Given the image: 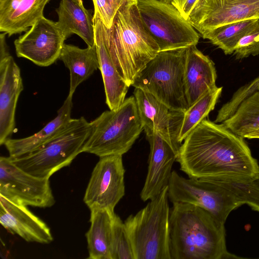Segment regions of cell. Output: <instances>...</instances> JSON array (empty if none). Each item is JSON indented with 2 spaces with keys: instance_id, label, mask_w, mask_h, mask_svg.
I'll list each match as a JSON object with an SVG mask.
<instances>
[{
  "instance_id": "16",
  "label": "cell",
  "mask_w": 259,
  "mask_h": 259,
  "mask_svg": "<svg viewBox=\"0 0 259 259\" xmlns=\"http://www.w3.org/2000/svg\"><path fill=\"white\" fill-rule=\"evenodd\" d=\"M0 223L8 231L28 242L49 244L53 241L50 228L27 206L0 196Z\"/></svg>"
},
{
  "instance_id": "25",
  "label": "cell",
  "mask_w": 259,
  "mask_h": 259,
  "mask_svg": "<svg viewBox=\"0 0 259 259\" xmlns=\"http://www.w3.org/2000/svg\"><path fill=\"white\" fill-rule=\"evenodd\" d=\"M222 123L243 138L247 133L259 128V90L244 99L234 113Z\"/></svg>"
},
{
  "instance_id": "9",
  "label": "cell",
  "mask_w": 259,
  "mask_h": 259,
  "mask_svg": "<svg viewBox=\"0 0 259 259\" xmlns=\"http://www.w3.org/2000/svg\"><path fill=\"white\" fill-rule=\"evenodd\" d=\"M169 200L172 203H189L209 212L225 224L229 214L243 204L230 191L215 183L186 178L173 170L168 185Z\"/></svg>"
},
{
  "instance_id": "10",
  "label": "cell",
  "mask_w": 259,
  "mask_h": 259,
  "mask_svg": "<svg viewBox=\"0 0 259 259\" xmlns=\"http://www.w3.org/2000/svg\"><path fill=\"white\" fill-rule=\"evenodd\" d=\"M49 179L27 173L9 157H0V196L12 201L40 208L52 206L55 199Z\"/></svg>"
},
{
  "instance_id": "35",
  "label": "cell",
  "mask_w": 259,
  "mask_h": 259,
  "mask_svg": "<svg viewBox=\"0 0 259 259\" xmlns=\"http://www.w3.org/2000/svg\"><path fill=\"white\" fill-rule=\"evenodd\" d=\"M75 1H77V2H82V0H75Z\"/></svg>"
},
{
  "instance_id": "27",
  "label": "cell",
  "mask_w": 259,
  "mask_h": 259,
  "mask_svg": "<svg viewBox=\"0 0 259 259\" xmlns=\"http://www.w3.org/2000/svg\"><path fill=\"white\" fill-rule=\"evenodd\" d=\"M223 87H217L207 91L184 112L178 141L180 144L188 135L212 111L220 98Z\"/></svg>"
},
{
  "instance_id": "19",
  "label": "cell",
  "mask_w": 259,
  "mask_h": 259,
  "mask_svg": "<svg viewBox=\"0 0 259 259\" xmlns=\"http://www.w3.org/2000/svg\"><path fill=\"white\" fill-rule=\"evenodd\" d=\"M95 46L103 78L106 103L110 110L118 108L125 99L129 86L118 73L109 55L106 45L107 28L101 19L93 16Z\"/></svg>"
},
{
  "instance_id": "23",
  "label": "cell",
  "mask_w": 259,
  "mask_h": 259,
  "mask_svg": "<svg viewBox=\"0 0 259 259\" xmlns=\"http://www.w3.org/2000/svg\"><path fill=\"white\" fill-rule=\"evenodd\" d=\"M59 59L70 71L68 95L71 96L79 84L90 77L100 67L96 46L80 49L64 44Z\"/></svg>"
},
{
  "instance_id": "21",
  "label": "cell",
  "mask_w": 259,
  "mask_h": 259,
  "mask_svg": "<svg viewBox=\"0 0 259 259\" xmlns=\"http://www.w3.org/2000/svg\"><path fill=\"white\" fill-rule=\"evenodd\" d=\"M50 0H0V31L9 36L27 31L44 16Z\"/></svg>"
},
{
  "instance_id": "22",
  "label": "cell",
  "mask_w": 259,
  "mask_h": 259,
  "mask_svg": "<svg viewBox=\"0 0 259 259\" xmlns=\"http://www.w3.org/2000/svg\"><path fill=\"white\" fill-rule=\"evenodd\" d=\"M56 12L59 18L57 23L66 39L76 34L88 47L95 46L93 16L91 11L84 7L82 2L61 0Z\"/></svg>"
},
{
  "instance_id": "12",
  "label": "cell",
  "mask_w": 259,
  "mask_h": 259,
  "mask_svg": "<svg viewBox=\"0 0 259 259\" xmlns=\"http://www.w3.org/2000/svg\"><path fill=\"white\" fill-rule=\"evenodd\" d=\"M65 39L57 22L43 16L15 39L16 54L38 66L47 67L59 59Z\"/></svg>"
},
{
  "instance_id": "5",
  "label": "cell",
  "mask_w": 259,
  "mask_h": 259,
  "mask_svg": "<svg viewBox=\"0 0 259 259\" xmlns=\"http://www.w3.org/2000/svg\"><path fill=\"white\" fill-rule=\"evenodd\" d=\"M90 123L91 133L82 152L99 157L123 155L143 131L134 96L125 99L117 109L103 112Z\"/></svg>"
},
{
  "instance_id": "4",
  "label": "cell",
  "mask_w": 259,
  "mask_h": 259,
  "mask_svg": "<svg viewBox=\"0 0 259 259\" xmlns=\"http://www.w3.org/2000/svg\"><path fill=\"white\" fill-rule=\"evenodd\" d=\"M168 186L124 223L135 259H171Z\"/></svg>"
},
{
  "instance_id": "30",
  "label": "cell",
  "mask_w": 259,
  "mask_h": 259,
  "mask_svg": "<svg viewBox=\"0 0 259 259\" xmlns=\"http://www.w3.org/2000/svg\"><path fill=\"white\" fill-rule=\"evenodd\" d=\"M233 53L237 59L259 54V19L253 27L238 41Z\"/></svg>"
},
{
  "instance_id": "34",
  "label": "cell",
  "mask_w": 259,
  "mask_h": 259,
  "mask_svg": "<svg viewBox=\"0 0 259 259\" xmlns=\"http://www.w3.org/2000/svg\"><path fill=\"white\" fill-rule=\"evenodd\" d=\"M167 3H171V0H159Z\"/></svg>"
},
{
  "instance_id": "13",
  "label": "cell",
  "mask_w": 259,
  "mask_h": 259,
  "mask_svg": "<svg viewBox=\"0 0 259 259\" xmlns=\"http://www.w3.org/2000/svg\"><path fill=\"white\" fill-rule=\"evenodd\" d=\"M259 19V0H198L188 21L201 35L238 21Z\"/></svg>"
},
{
  "instance_id": "2",
  "label": "cell",
  "mask_w": 259,
  "mask_h": 259,
  "mask_svg": "<svg viewBox=\"0 0 259 259\" xmlns=\"http://www.w3.org/2000/svg\"><path fill=\"white\" fill-rule=\"evenodd\" d=\"M171 259H224L239 257L227 249L224 224L205 209L182 202L170 212Z\"/></svg>"
},
{
  "instance_id": "18",
  "label": "cell",
  "mask_w": 259,
  "mask_h": 259,
  "mask_svg": "<svg viewBox=\"0 0 259 259\" xmlns=\"http://www.w3.org/2000/svg\"><path fill=\"white\" fill-rule=\"evenodd\" d=\"M217 75L213 62L193 45L187 48L183 84L189 107L208 91L214 89Z\"/></svg>"
},
{
  "instance_id": "8",
  "label": "cell",
  "mask_w": 259,
  "mask_h": 259,
  "mask_svg": "<svg viewBox=\"0 0 259 259\" xmlns=\"http://www.w3.org/2000/svg\"><path fill=\"white\" fill-rule=\"evenodd\" d=\"M143 24L160 51L196 45L200 36L190 23L171 3L159 0H137Z\"/></svg>"
},
{
  "instance_id": "17",
  "label": "cell",
  "mask_w": 259,
  "mask_h": 259,
  "mask_svg": "<svg viewBox=\"0 0 259 259\" xmlns=\"http://www.w3.org/2000/svg\"><path fill=\"white\" fill-rule=\"evenodd\" d=\"M150 145L148 167L145 183L140 194L146 201L158 195L168 186L177 154L156 134L146 135Z\"/></svg>"
},
{
  "instance_id": "15",
  "label": "cell",
  "mask_w": 259,
  "mask_h": 259,
  "mask_svg": "<svg viewBox=\"0 0 259 259\" xmlns=\"http://www.w3.org/2000/svg\"><path fill=\"white\" fill-rule=\"evenodd\" d=\"M23 90L19 67L7 53L0 55V145L11 138L15 130V113Z\"/></svg>"
},
{
  "instance_id": "29",
  "label": "cell",
  "mask_w": 259,
  "mask_h": 259,
  "mask_svg": "<svg viewBox=\"0 0 259 259\" xmlns=\"http://www.w3.org/2000/svg\"><path fill=\"white\" fill-rule=\"evenodd\" d=\"M111 259H135L132 245L124 223L115 214L112 231Z\"/></svg>"
},
{
  "instance_id": "20",
  "label": "cell",
  "mask_w": 259,
  "mask_h": 259,
  "mask_svg": "<svg viewBox=\"0 0 259 259\" xmlns=\"http://www.w3.org/2000/svg\"><path fill=\"white\" fill-rule=\"evenodd\" d=\"M73 96L68 95L57 115L35 134L21 139H9L4 143L10 158H17L29 153L58 135L72 119Z\"/></svg>"
},
{
  "instance_id": "7",
  "label": "cell",
  "mask_w": 259,
  "mask_h": 259,
  "mask_svg": "<svg viewBox=\"0 0 259 259\" xmlns=\"http://www.w3.org/2000/svg\"><path fill=\"white\" fill-rule=\"evenodd\" d=\"M187 48L160 51L150 61L132 86L151 94L168 107L185 112L183 73Z\"/></svg>"
},
{
  "instance_id": "32",
  "label": "cell",
  "mask_w": 259,
  "mask_h": 259,
  "mask_svg": "<svg viewBox=\"0 0 259 259\" xmlns=\"http://www.w3.org/2000/svg\"><path fill=\"white\" fill-rule=\"evenodd\" d=\"M198 0H171V4L188 20L189 15Z\"/></svg>"
},
{
  "instance_id": "28",
  "label": "cell",
  "mask_w": 259,
  "mask_h": 259,
  "mask_svg": "<svg viewBox=\"0 0 259 259\" xmlns=\"http://www.w3.org/2000/svg\"><path fill=\"white\" fill-rule=\"evenodd\" d=\"M205 181L223 186L231 192L243 204H247L253 209L259 211V176L252 179L220 177Z\"/></svg>"
},
{
  "instance_id": "26",
  "label": "cell",
  "mask_w": 259,
  "mask_h": 259,
  "mask_svg": "<svg viewBox=\"0 0 259 259\" xmlns=\"http://www.w3.org/2000/svg\"><path fill=\"white\" fill-rule=\"evenodd\" d=\"M259 19H248L228 24L213 29L203 35L226 55L234 53L236 46L255 24Z\"/></svg>"
},
{
  "instance_id": "11",
  "label": "cell",
  "mask_w": 259,
  "mask_h": 259,
  "mask_svg": "<svg viewBox=\"0 0 259 259\" xmlns=\"http://www.w3.org/2000/svg\"><path fill=\"white\" fill-rule=\"evenodd\" d=\"M122 155L100 157L95 166L83 197L90 210L112 211L125 194V169Z\"/></svg>"
},
{
  "instance_id": "6",
  "label": "cell",
  "mask_w": 259,
  "mask_h": 259,
  "mask_svg": "<svg viewBox=\"0 0 259 259\" xmlns=\"http://www.w3.org/2000/svg\"><path fill=\"white\" fill-rule=\"evenodd\" d=\"M91 130L84 117L71 119L64 130L49 142L23 156L9 158L17 166L35 177L49 178L69 165L82 152Z\"/></svg>"
},
{
  "instance_id": "31",
  "label": "cell",
  "mask_w": 259,
  "mask_h": 259,
  "mask_svg": "<svg viewBox=\"0 0 259 259\" xmlns=\"http://www.w3.org/2000/svg\"><path fill=\"white\" fill-rule=\"evenodd\" d=\"M125 0H93L95 11L107 29L112 26L115 15Z\"/></svg>"
},
{
  "instance_id": "24",
  "label": "cell",
  "mask_w": 259,
  "mask_h": 259,
  "mask_svg": "<svg viewBox=\"0 0 259 259\" xmlns=\"http://www.w3.org/2000/svg\"><path fill=\"white\" fill-rule=\"evenodd\" d=\"M89 230L85 234L90 259H111L112 224L114 211L105 208L91 210Z\"/></svg>"
},
{
  "instance_id": "33",
  "label": "cell",
  "mask_w": 259,
  "mask_h": 259,
  "mask_svg": "<svg viewBox=\"0 0 259 259\" xmlns=\"http://www.w3.org/2000/svg\"><path fill=\"white\" fill-rule=\"evenodd\" d=\"M244 138L259 139V128L247 133L245 135Z\"/></svg>"
},
{
  "instance_id": "36",
  "label": "cell",
  "mask_w": 259,
  "mask_h": 259,
  "mask_svg": "<svg viewBox=\"0 0 259 259\" xmlns=\"http://www.w3.org/2000/svg\"><path fill=\"white\" fill-rule=\"evenodd\" d=\"M259 90V85H258V89H257V90Z\"/></svg>"
},
{
  "instance_id": "14",
  "label": "cell",
  "mask_w": 259,
  "mask_h": 259,
  "mask_svg": "<svg viewBox=\"0 0 259 259\" xmlns=\"http://www.w3.org/2000/svg\"><path fill=\"white\" fill-rule=\"evenodd\" d=\"M134 95L146 135L157 134L178 154L181 145L178 138L184 112L168 107L140 89H135Z\"/></svg>"
},
{
  "instance_id": "1",
  "label": "cell",
  "mask_w": 259,
  "mask_h": 259,
  "mask_svg": "<svg viewBox=\"0 0 259 259\" xmlns=\"http://www.w3.org/2000/svg\"><path fill=\"white\" fill-rule=\"evenodd\" d=\"M243 139L205 118L185 138L176 161L189 178H256L259 165Z\"/></svg>"
},
{
  "instance_id": "3",
  "label": "cell",
  "mask_w": 259,
  "mask_h": 259,
  "mask_svg": "<svg viewBox=\"0 0 259 259\" xmlns=\"http://www.w3.org/2000/svg\"><path fill=\"white\" fill-rule=\"evenodd\" d=\"M106 45L118 73L129 87L160 52L143 24L137 0H125L120 7L107 29Z\"/></svg>"
}]
</instances>
